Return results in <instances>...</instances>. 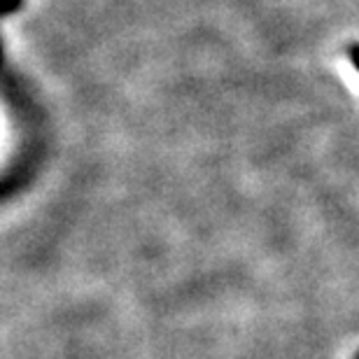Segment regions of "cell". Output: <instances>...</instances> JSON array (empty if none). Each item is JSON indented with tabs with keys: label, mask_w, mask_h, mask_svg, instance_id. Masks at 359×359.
Returning <instances> with one entry per match:
<instances>
[{
	"label": "cell",
	"mask_w": 359,
	"mask_h": 359,
	"mask_svg": "<svg viewBox=\"0 0 359 359\" xmlns=\"http://www.w3.org/2000/svg\"><path fill=\"white\" fill-rule=\"evenodd\" d=\"M339 70L343 73V80L350 84V89H353L355 93H359V73H357V70L350 66L348 61H341L339 63Z\"/></svg>",
	"instance_id": "6da1fadb"
},
{
	"label": "cell",
	"mask_w": 359,
	"mask_h": 359,
	"mask_svg": "<svg viewBox=\"0 0 359 359\" xmlns=\"http://www.w3.org/2000/svg\"><path fill=\"white\" fill-rule=\"evenodd\" d=\"M353 359H359V353H357V355H355V357H353Z\"/></svg>",
	"instance_id": "7a4b0ae2"
}]
</instances>
